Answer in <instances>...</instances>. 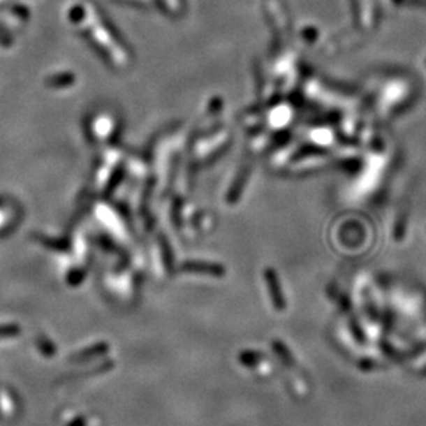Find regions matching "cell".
Instances as JSON below:
<instances>
[{
    "mask_svg": "<svg viewBox=\"0 0 426 426\" xmlns=\"http://www.w3.org/2000/svg\"><path fill=\"white\" fill-rule=\"evenodd\" d=\"M265 280H266V284L269 288V292H270V296H272V302H273V306L277 309V310H284L285 309V298L283 291H281V284L276 276V273L273 270H266L265 272Z\"/></svg>",
    "mask_w": 426,
    "mask_h": 426,
    "instance_id": "cell-1",
    "label": "cell"
},
{
    "mask_svg": "<svg viewBox=\"0 0 426 426\" xmlns=\"http://www.w3.org/2000/svg\"><path fill=\"white\" fill-rule=\"evenodd\" d=\"M183 270L186 272H194V273H207L212 276H223L224 270L220 266L216 265H208V263H187L183 266Z\"/></svg>",
    "mask_w": 426,
    "mask_h": 426,
    "instance_id": "cell-2",
    "label": "cell"
},
{
    "mask_svg": "<svg viewBox=\"0 0 426 426\" xmlns=\"http://www.w3.org/2000/svg\"><path fill=\"white\" fill-rule=\"evenodd\" d=\"M260 360H262V353L254 352V351H247V352H242V353L240 355V361H241L245 367H254V365H256Z\"/></svg>",
    "mask_w": 426,
    "mask_h": 426,
    "instance_id": "cell-3",
    "label": "cell"
},
{
    "mask_svg": "<svg viewBox=\"0 0 426 426\" xmlns=\"http://www.w3.org/2000/svg\"><path fill=\"white\" fill-rule=\"evenodd\" d=\"M273 348H274V351L277 352V355H281V360L284 361L285 364H293L292 355L288 352V349L285 348L281 342H274Z\"/></svg>",
    "mask_w": 426,
    "mask_h": 426,
    "instance_id": "cell-4",
    "label": "cell"
},
{
    "mask_svg": "<svg viewBox=\"0 0 426 426\" xmlns=\"http://www.w3.org/2000/svg\"><path fill=\"white\" fill-rule=\"evenodd\" d=\"M108 351V345L107 344H98L97 346H94L93 349H87L85 351L82 355L83 358H90V357H94V355H103Z\"/></svg>",
    "mask_w": 426,
    "mask_h": 426,
    "instance_id": "cell-5",
    "label": "cell"
}]
</instances>
